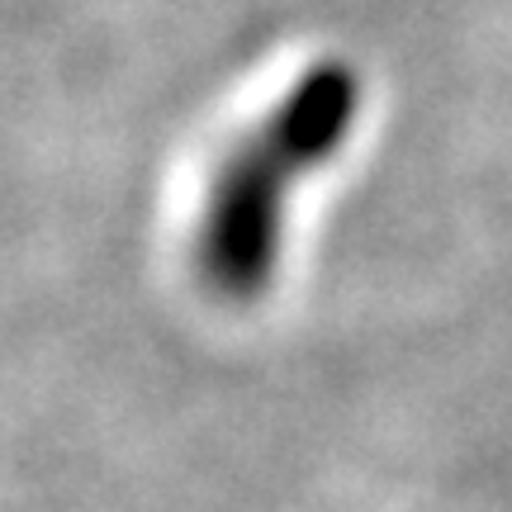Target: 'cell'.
Listing matches in <instances>:
<instances>
[{
    "mask_svg": "<svg viewBox=\"0 0 512 512\" xmlns=\"http://www.w3.org/2000/svg\"><path fill=\"white\" fill-rule=\"evenodd\" d=\"M366 81L347 57H323L247 128L219 162L200 214L195 266L228 304H256L280 275L290 195L347 147Z\"/></svg>",
    "mask_w": 512,
    "mask_h": 512,
    "instance_id": "obj_1",
    "label": "cell"
}]
</instances>
